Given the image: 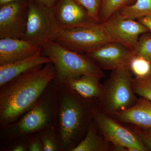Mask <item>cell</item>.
Masks as SVG:
<instances>
[{
    "label": "cell",
    "mask_w": 151,
    "mask_h": 151,
    "mask_svg": "<svg viewBox=\"0 0 151 151\" xmlns=\"http://www.w3.org/2000/svg\"><path fill=\"white\" fill-rule=\"evenodd\" d=\"M52 62L38 65L0 87V129L16 121L40 98L55 78Z\"/></svg>",
    "instance_id": "1"
},
{
    "label": "cell",
    "mask_w": 151,
    "mask_h": 151,
    "mask_svg": "<svg viewBox=\"0 0 151 151\" xmlns=\"http://www.w3.org/2000/svg\"><path fill=\"white\" fill-rule=\"evenodd\" d=\"M96 108L66 84L58 85L56 129L61 151H72L82 140Z\"/></svg>",
    "instance_id": "2"
},
{
    "label": "cell",
    "mask_w": 151,
    "mask_h": 151,
    "mask_svg": "<svg viewBox=\"0 0 151 151\" xmlns=\"http://www.w3.org/2000/svg\"><path fill=\"white\" fill-rule=\"evenodd\" d=\"M57 87L53 80L32 108L16 121L0 129V144L47 128H56Z\"/></svg>",
    "instance_id": "3"
},
{
    "label": "cell",
    "mask_w": 151,
    "mask_h": 151,
    "mask_svg": "<svg viewBox=\"0 0 151 151\" xmlns=\"http://www.w3.org/2000/svg\"><path fill=\"white\" fill-rule=\"evenodd\" d=\"M42 54L51 59L55 71L53 81L60 85L70 77L91 75L105 77L102 68L88 57L70 50L54 41L42 47Z\"/></svg>",
    "instance_id": "4"
},
{
    "label": "cell",
    "mask_w": 151,
    "mask_h": 151,
    "mask_svg": "<svg viewBox=\"0 0 151 151\" xmlns=\"http://www.w3.org/2000/svg\"><path fill=\"white\" fill-rule=\"evenodd\" d=\"M113 70L103 84L97 107L100 111L111 116L133 106L138 100L132 88L133 74L129 65Z\"/></svg>",
    "instance_id": "5"
},
{
    "label": "cell",
    "mask_w": 151,
    "mask_h": 151,
    "mask_svg": "<svg viewBox=\"0 0 151 151\" xmlns=\"http://www.w3.org/2000/svg\"><path fill=\"white\" fill-rule=\"evenodd\" d=\"M94 121L98 131L115 151H146L148 149L130 128L124 127L111 116L94 109Z\"/></svg>",
    "instance_id": "6"
},
{
    "label": "cell",
    "mask_w": 151,
    "mask_h": 151,
    "mask_svg": "<svg viewBox=\"0 0 151 151\" xmlns=\"http://www.w3.org/2000/svg\"><path fill=\"white\" fill-rule=\"evenodd\" d=\"M54 41L68 49L85 54L111 42L100 23L60 30Z\"/></svg>",
    "instance_id": "7"
},
{
    "label": "cell",
    "mask_w": 151,
    "mask_h": 151,
    "mask_svg": "<svg viewBox=\"0 0 151 151\" xmlns=\"http://www.w3.org/2000/svg\"><path fill=\"white\" fill-rule=\"evenodd\" d=\"M59 29L53 14L52 8L29 2L26 30L23 39L43 47L54 41Z\"/></svg>",
    "instance_id": "8"
},
{
    "label": "cell",
    "mask_w": 151,
    "mask_h": 151,
    "mask_svg": "<svg viewBox=\"0 0 151 151\" xmlns=\"http://www.w3.org/2000/svg\"><path fill=\"white\" fill-rule=\"evenodd\" d=\"M19 1L0 8V39H23L26 30L29 3Z\"/></svg>",
    "instance_id": "9"
},
{
    "label": "cell",
    "mask_w": 151,
    "mask_h": 151,
    "mask_svg": "<svg viewBox=\"0 0 151 151\" xmlns=\"http://www.w3.org/2000/svg\"><path fill=\"white\" fill-rule=\"evenodd\" d=\"M101 24L111 42L122 44L133 50L140 35L150 32L137 20L124 18L118 13Z\"/></svg>",
    "instance_id": "10"
},
{
    "label": "cell",
    "mask_w": 151,
    "mask_h": 151,
    "mask_svg": "<svg viewBox=\"0 0 151 151\" xmlns=\"http://www.w3.org/2000/svg\"><path fill=\"white\" fill-rule=\"evenodd\" d=\"M85 55L102 69L113 70L124 65H129L135 53L134 50L128 47L111 42Z\"/></svg>",
    "instance_id": "11"
},
{
    "label": "cell",
    "mask_w": 151,
    "mask_h": 151,
    "mask_svg": "<svg viewBox=\"0 0 151 151\" xmlns=\"http://www.w3.org/2000/svg\"><path fill=\"white\" fill-rule=\"evenodd\" d=\"M52 9L59 30L99 23L76 0H60Z\"/></svg>",
    "instance_id": "12"
},
{
    "label": "cell",
    "mask_w": 151,
    "mask_h": 151,
    "mask_svg": "<svg viewBox=\"0 0 151 151\" xmlns=\"http://www.w3.org/2000/svg\"><path fill=\"white\" fill-rule=\"evenodd\" d=\"M42 49L41 47L24 39H0V65L27 58Z\"/></svg>",
    "instance_id": "13"
},
{
    "label": "cell",
    "mask_w": 151,
    "mask_h": 151,
    "mask_svg": "<svg viewBox=\"0 0 151 151\" xmlns=\"http://www.w3.org/2000/svg\"><path fill=\"white\" fill-rule=\"evenodd\" d=\"M151 102L141 97L129 108L117 112L112 116L118 122L134 125L147 130H151Z\"/></svg>",
    "instance_id": "14"
},
{
    "label": "cell",
    "mask_w": 151,
    "mask_h": 151,
    "mask_svg": "<svg viewBox=\"0 0 151 151\" xmlns=\"http://www.w3.org/2000/svg\"><path fill=\"white\" fill-rule=\"evenodd\" d=\"M101 78L97 76L83 75L70 77L63 84H66L83 99L97 107L103 90V84L100 83Z\"/></svg>",
    "instance_id": "15"
},
{
    "label": "cell",
    "mask_w": 151,
    "mask_h": 151,
    "mask_svg": "<svg viewBox=\"0 0 151 151\" xmlns=\"http://www.w3.org/2000/svg\"><path fill=\"white\" fill-rule=\"evenodd\" d=\"M42 52L16 62L0 65V87L33 68L52 62L49 58L42 55Z\"/></svg>",
    "instance_id": "16"
},
{
    "label": "cell",
    "mask_w": 151,
    "mask_h": 151,
    "mask_svg": "<svg viewBox=\"0 0 151 151\" xmlns=\"http://www.w3.org/2000/svg\"><path fill=\"white\" fill-rule=\"evenodd\" d=\"M111 150L112 149L110 143L100 134L93 119L84 138L72 151H108Z\"/></svg>",
    "instance_id": "17"
},
{
    "label": "cell",
    "mask_w": 151,
    "mask_h": 151,
    "mask_svg": "<svg viewBox=\"0 0 151 151\" xmlns=\"http://www.w3.org/2000/svg\"><path fill=\"white\" fill-rule=\"evenodd\" d=\"M117 13L124 18L131 19L151 16V0H137L133 4L124 7Z\"/></svg>",
    "instance_id": "18"
},
{
    "label": "cell",
    "mask_w": 151,
    "mask_h": 151,
    "mask_svg": "<svg viewBox=\"0 0 151 151\" xmlns=\"http://www.w3.org/2000/svg\"><path fill=\"white\" fill-rule=\"evenodd\" d=\"M137 0H102L99 14V23L108 20L124 7L132 5Z\"/></svg>",
    "instance_id": "19"
},
{
    "label": "cell",
    "mask_w": 151,
    "mask_h": 151,
    "mask_svg": "<svg viewBox=\"0 0 151 151\" xmlns=\"http://www.w3.org/2000/svg\"><path fill=\"white\" fill-rule=\"evenodd\" d=\"M43 151H61L58 134L55 127L47 128L39 132Z\"/></svg>",
    "instance_id": "20"
},
{
    "label": "cell",
    "mask_w": 151,
    "mask_h": 151,
    "mask_svg": "<svg viewBox=\"0 0 151 151\" xmlns=\"http://www.w3.org/2000/svg\"><path fill=\"white\" fill-rule=\"evenodd\" d=\"M129 66L133 74L137 77H144L151 74V62L141 56L134 55Z\"/></svg>",
    "instance_id": "21"
},
{
    "label": "cell",
    "mask_w": 151,
    "mask_h": 151,
    "mask_svg": "<svg viewBox=\"0 0 151 151\" xmlns=\"http://www.w3.org/2000/svg\"><path fill=\"white\" fill-rule=\"evenodd\" d=\"M132 86L135 94L151 102V74L146 77L133 78Z\"/></svg>",
    "instance_id": "22"
},
{
    "label": "cell",
    "mask_w": 151,
    "mask_h": 151,
    "mask_svg": "<svg viewBox=\"0 0 151 151\" xmlns=\"http://www.w3.org/2000/svg\"><path fill=\"white\" fill-rule=\"evenodd\" d=\"M134 50L135 55L142 57L151 62V32L140 35Z\"/></svg>",
    "instance_id": "23"
},
{
    "label": "cell",
    "mask_w": 151,
    "mask_h": 151,
    "mask_svg": "<svg viewBox=\"0 0 151 151\" xmlns=\"http://www.w3.org/2000/svg\"><path fill=\"white\" fill-rule=\"evenodd\" d=\"M28 137H18L0 145V151H28Z\"/></svg>",
    "instance_id": "24"
},
{
    "label": "cell",
    "mask_w": 151,
    "mask_h": 151,
    "mask_svg": "<svg viewBox=\"0 0 151 151\" xmlns=\"http://www.w3.org/2000/svg\"><path fill=\"white\" fill-rule=\"evenodd\" d=\"M93 19L99 23V14L102 0H76Z\"/></svg>",
    "instance_id": "25"
},
{
    "label": "cell",
    "mask_w": 151,
    "mask_h": 151,
    "mask_svg": "<svg viewBox=\"0 0 151 151\" xmlns=\"http://www.w3.org/2000/svg\"><path fill=\"white\" fill-rule=\"evenodd\" d=\"M131 129L148 150H151V130L145 129L132 125Z\"/></svg>",
    "instance_id": "26"
},
{
    "label": "cell",
    "mask_w": 151,
    "mask_h": 151,
    "mask_svg": "<svg viewBox=\"0 0 151 151\" xmlns=\"http://www.w3.org/2000/svg\"><path fill=\"white\" fill-rule=\"evenodd\" d=\"M28 151H43V146L39 132L28 135L27 139Z\"/></svg>",
    "instance_id": "27"
},
{
    "label": "cell",
    "mask_w": 151,
    "mask_h": 151,
    "mask_svg": "<svg viewBox=\"0 0 151 151\" xmlns=\"http://www.w3.org/2000/svg\"><path fill=\"white\" fill-rule=\"evenodd\" d=\"M39 5L43 6L46 7L51 8L54 7L58 0H36Z\"/></svg>",
    "instance_id": "28"
},
{
    "label": "cell",
    "mask_w": 151,
    "mask_h": 151,
    "mask_svg": "<svg viewBox=\"0 0 151 151\" xmlns=\"http://www.w3.org/2000/svg\"><path fill=\"white\" fill-rule=\"evenodd\" d=\"M137 20L145 26L151 32V16L143 17L137 19Z\"/></svg>",
    "instance_id": "29"
},
{
    "label": "cell",
    "mask_w": 151,
    "mask_h": 151,
    "mask_svg": "<svg viewBox=\"0 0 151 151\" xmlns=\"http://www.w3.org/2000/svg\"><path fill=\"white\" fill-rule=\"evenodd\" d=\"M19 1H26L29 2L32 1V0H0V6H1L8 4V3Z\"/></svg>",
    "instance_id": "30"
},
{
    "label": "cell",
    "mask_w": 151,
    "mask_h": 151,
    "mask_svg": "<svg viewBox=\"0 0 151 151\" xmlns=\"http://www.w3.org/2000/svg\"><path fill=\"white\" fill-rule=\"evenodd\" d=\"M150 112H151V106H150Z\"/></svg>",
    "instance_id": "31"
}]
</instances>
